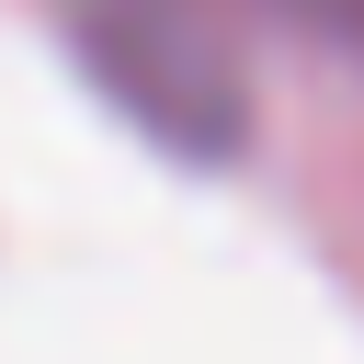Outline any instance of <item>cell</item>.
<instances>
[{"label":"cell","instance_id":"1","mask_svg":"<svg viewBox=\"0 0 364 364\" xmlns=\"http://www.w3.org/2000/svg\"><path fill=\"white\" fill-rule=\"evenodd\" d=\"M80 68L182 159H228L250 136V91H239V46L216 34L205 0H57Z\"/></svg>","mask_w":364,"mask_h":364},{"label":"cell","instance_id":"2","mask_svg":"<svg viewBox=\"0 0 364 364\" xmlns=\"http://www.w3.org/2000/svg\"><path fill=\"white\" fill-rule=\"evenodd\" d=\"M250 11H273V23H296L318 46H341V57H364V0H250Z\"/></svg>","mask_w":364,"mask_h":364}]
</instances>
